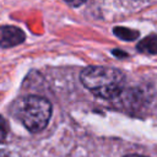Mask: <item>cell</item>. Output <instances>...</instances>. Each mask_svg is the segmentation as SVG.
<instances>
[{
    "instance_id": "5b68a950",
    "label": "cell",
    "mask_w": 157,
    "mask_h": 157,
    "mask_svg": "<svg viewBox=\"0 0 157 157\" xmlns=\"http://www.w3.org/2000/svg\"><path fill=\"white\" fill-rule=\"evenodd\" d=\"M7 136V123L6 120L0 115V142L5 141Z\"/></svg>"
},
{
    "instance_id": "3957f363",
    "label": "cell",
    "mask_w": 157,
    "mask_h": 157,
    "mask_svg": "<svg viewBox=\"0 0 157 157\" xmlns=\"http://www.w3.org/2000/svg\"><path fill=\"white\" fill-rule=\"evenodd\" d=\"M25 40V33L15 26H0V48L15 47Z\"/></svg>"
},
{
    "instance_id": "8992f818",
    "label": "cell",
    "mask_w": 157,
    "mask_h": 157,
    "mask_svg": "<svg viewBox=\"0 0 157 157\" xmlns=\"http://www.w3.org/2000/svg\"><path fill=\"white\" fill-rule=\"evenodd\" d=\"M66 4H69V5H71V6H80V5H82L86 0H64Z\"/></svg>"
},
{
    "instance_id": "52a82bcc",
    "label": "cell",
    "mask_w": 157,
    "mask_h": 157,
    "mask_svg": "<svg viewBox=\"0 0 157 157\" xmlns=\"http://www.w3.org/2000/svg\"><path fill=\"white\" fill-rule=\"evenodd\" d=\"M125 157H145V156H140V155H128Z\"/></svg>"
},
{
    "instance_id": "277c9868",
    "label": "cell",
    "mask_w": 157,
    "mask_h": 157,
    "mask_svg": "<svg viewBox=\"0 0 157 157\" xmlns=\"http://www.w3.org/2000/svg\"><path fill=\"white\" fill-rule=\"evenodd\" d=\"M139 50L147 54H156L157 53V36H150L142 39L139 45Z\"/></svg>"
},
{
    "instance_id": "ba28073f",
    "label": "cell",
    "mask_w": 157,
    "mask_h": 157,
    "mask_svg": "<svg viewBox=\"0 0 157 157\" xmlns=\"http://www.w3.org/2000/svg\"><path fill=\"white\" fill-rule=\"evenodd\" d=\"M0 157H4V156H0Z\"/></svg>"
},
{
    "instance_id": "7a4b0ae2",
    "label": "cell",
    "mask_w": 157,
    "mask_h": 157,
    "mask_svg": "<svg viewBox=\"0 0 157 157\" xmlns=\"http://www.w3.org/2000/svg\"><path fill=\"white\" fill-rule=\"evenodd\" d=\"M17 115L29 131L38 132L47 126L52 115V105L43 97L28 96L20 102Z\"/></svg>"
},
{
    "instance_id": "6da1fadb",
    "label": "cell",
    "mask_w": 157,
    "mask_h": 157,
    "mask_svg": "<svg viewBox=\"0 0 157 157\" xmlns=\"http://www.w3.org/2000/svg\"><path fill=\"white\" fill-rule=\"evenodd\" d=\"M80 77L88 91L105 99L119 96L125 83V77L119 70L105 66H88L81 71Z\"/></svg>"
}]
</instances>
